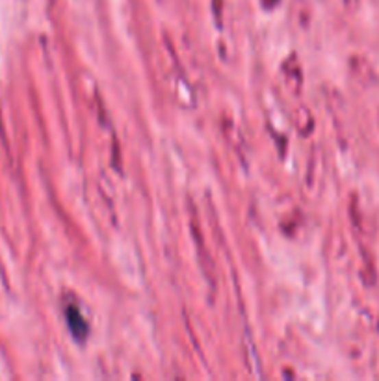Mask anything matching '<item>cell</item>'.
Here are the masks:
<instances>
[{"mask_svg": "<svg viewBox=\"0 0 379 381\" xmlns=\"http://www.w3.org/2000/svg\"><path fill=\"white\" fill-rule=\"evenodd\" d=\"M67 320H69V330L73 331L75 339H78V341L84 339L86 333H88V325L84 323V318L80 317V312L75 307L67 309Z\"/></svg>", "mask_w": 379, "mask_h": 381, "instance_id": "obj_1", "label": "cell"}, {"mask_svg": "<svg viewBox=\"0 0 379 381\" xmlns=\"http://www.w3.org/2000/svg\"><path fill=\"white\" fill-rule=\"evenodd\" d=\"M270 2H276V0H270Z\"/></svg>", "mask_w": 379, "mask_h": 381, "instance_id": "obj_2", "label": "cell"}]
</instances>
